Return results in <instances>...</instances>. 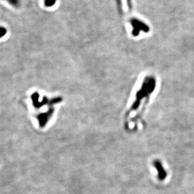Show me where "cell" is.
I'll use <instances>...</instances> for the list:
<instances>
[{"mask_svg":"<svg viewBox=\"0 0 194 194\" xmlns=\"http://www.w3.org/2000/svg\"><path fill=\"white\" fill-rule=\"evenodd\" d=\"M53 112L54 109L53 108H51L49 110V111L46 112V114H42L38 116V120L39 121V124L41 127H43L46 125L49 119L52 116V115L53 114Z\"/></svg>","mask_w":194,"mask_h":194,"instance_id":"6da1fadb","label":"cell"},{"mask_svg":"<svg viewBox=\"0 0 194 194\" xmlns=\"http://www.w3.org/2000/svg\"><path fill=\"white\" fill-rule=\"evenodd\" d=\"M131 24L132 25V27H134V30L132 32L134 33H136L137 35L139 34V32L141 30H146L148 31V27H146L144 24L141 23V22L139 21L138 20H136V19H132L131 20Z\"/></svg>","mask_w":194,"mask_h":194,"instance_id":"7a4b0ae2","label":"cell"},{"mask_svg":"<svg viewBox=\"0 0 194 194\" xmlns=\"http://www.w3.org/2000/svg\"><path fill=\"white\" fill-rule=\"evenodd\" d=\"M6 3H8L9 5L13 6L14 8H19L21 5L20 0H4Z\"/></svg>","mask_w":194,"mask_h":194,"instance_id":"3957f363","label":"cell"},{"mask_svg":"<svg viewBox=\"0 0 194 194\" xmlns=\"http://www.w3.org/2000/svg\"><path fill=\"white\" fill-rule=\"evenodd\" d=\"M56 3V0H44V5L47 8L53 6Z\"/></svg>","mask_w":194,"mask_h":194,"instance_id":"277c9868","label":"cell"},{"mask_svg":"<svg viewBox=\"0 0 194 194\" xmlns=\"http://www.w3.org/2000/svg\"><path fill=\"white\" fill-rule=\"evenodd\" d=\"M7 29L3 26L0 25V38H3L7 34Z\"/></svg>","mask_w":194,"mask_h":194,"instance_id":"5b68a950","label":"cell"}]
</instances>
